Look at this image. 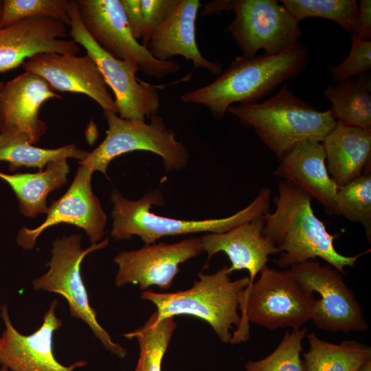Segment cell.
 I'll return each mask as SVG.
<instances>
[{"label":"cell","instance_id":"cell-1","mask_svg":"<svg viewBox=\"0 0 371 371\" xmlns=\"http://www.w3.org/2000/svg\"><path fill=\"white\" fill-rule=\"evenodd\" d=\"M312 196L296 185L281 180L274 197L276 210L264 214L263 236L269 238L281 253L276 264L282 268L320 258L346 275L344 268L354 267L356 256H344L335 248L339 234H331L315 214Z\"/></svg>","mask_w":371,"mask_h":371},{"label":"cell","instance_id":"cell-2","mask_svg":"<svg viewBox=\"0 0 371 371\" xmlns=\"http://www.w3.org/2000/svg\"><path fill=\"white\" fill-rule=\"evenodd\" d=\"M308 59V47L300 42L275 55L238 56L213 82L180 99L205 106L215 119L222 120L232 104L258 102L281 83L299 76Z\"/></svg>","mask_w":371,"mask_h":371},{"label":"cell","instance_id":"cell-3","mask_svg":"<svg viewBox=\"0 0 371 371\" xmlns=\"http://www.w3.org/2000/svg\"><path fill=\"white\" fill-rule=\"evenodd\" d=\"M271 192L262 188L251 203L243 210L225 218L186 221L156 215L153 205H163V195L159 190L148 192L136 201L124 197L117 190L112 191L111 236L116 240L139 236L145 245H150L165 236L207 232L222 233L261 217L269 212Z\"/></svg>","mask_w":371,"mask_h":371},{"label":"cell","instance_id":"cell-4","mask_svg":"<svg viewBox=\"0 0 371 371\" xmlns=\"http://www.w3.org/2000/svg\"><path fill=\"white\" fill-rule=\"evenodd\" d=\"M227 112L251 127L279 160L302 142H322L337 124L330 109H316L290 91L286 83L264 102L231 106Z\"/></svg>","mask_w":371,"mask_h":371},{"label":"cell","instance_id":"cell-5","mask_svg":"<svg viewBox=\"0 0 371 371\" xmlns=\"http://www.w3.org/2000/svg\"><path fill=\"white\" fill-rule=\"evenodd\" d=\"M229 276L224 265L214 273H199V280L189 289L164 293L144 291L141 298L157 307L156 320L191 315L205 321L222 342L229 343V330L240 324L239 304L249 284V277L232 280Z\"/></svg>","mask_w":371,"mask_h":371},{"label":"cell","instance_id":"cell-6","mask_svg":"<svg viewBox=\"0 0 371 371\" xmlns=\"http://www.w3.org/2000/svg\"><path fill=\"white\" fill-rule=\"evenodd\" d=\"M259 278L241 297L240 322L229 344L246 341L249 322L269 330L300 329L312 319L315 298L297 282L290 269L263 267Z\"/></svg>","mask_w":371,"mask_h":371},{"label":"cell","instance_id":"cell-7","mask_svg":"<svg viewBox=\"0 0 371 371\" xmlns=\"http://www.w3.org/2000/svg\"><path fill=\"white\" fill-rule=\"evenodd\" d=\"M81 238L80 235L72 234L54 240L52 258L47 264L49 269L32 281V286L36 291L55 293L63 297L69 305L71 317L85 322L107 351L118 358H125L126 350L114 342L98 322L96 312L89 304L81 275L83 259L88 254L107 247L109 239L82 249Z\"/></svg>","mask_w":371,"mask_h":371},{"label":"cell","instance_id":"cell-8","mask_svg":"<svg viewBox=\"0 0 371 371\" xmlns=\"http://www.w3.org/2000/svg\"><path fill=\"white\" fill-rule=\"evenodd\" d=\"M104 116L108 124L105 139L79 164L106 175L112 160L134 151L159 155L168 172L179 170L188 164L189 153L186 146L176 139L175 131L167 127L158 114L150 117L149 124L122 119L111 112L104 111Z\"/></svg>","mask_w":371,"mask_h":371},{"label":"cell","instance_id":"cell-9","mask_svg":"<svg viewBox=\"0 0 371 371\" xmlns=\"http://www.w3.org/2000/svg\"><path fill=\"white\" fill-rule=\"evenodd\" d=\"M68 12L71 19L69 35L86 49L106 85L113 91L120 117L145 122L146 117L158 114L161 104L157 87L137 77L139 67L135 63L115 58L93 40L82 22L76 0H69Z\"/></svg>","mask_w":371,"mask_h":371},{"label":"cell","instance_id":"cell-10","mask_svg":"<svg viewBox=\"0 0 371 371\" xmlns=\"http://www.w3.org/2000/svg\"><path fill=\"white\" fill-rule=\"evenodd\" d=\"M235 13L226 32L243 52L251 57L264 50L265 55L281 53L298 43L299 22L276 0H229Z\"/></svg>","mask_w":371,"mask_h":371},{"label":"cell","instance_id":"cell-11","mask_svg":"<svg viewBox=\"0 0 371 371\" xmlns=\"http://www.w3.org/2000/svg\"><path fill=\"white\" fill-rule=\"evenodd\" d=\"M82 22L93 40L116 58L135 63L145 76L161 78L177 73L174 60L161 61L134 38L120 0H76Z\"/></svg>","mask_w":371,"mask_h":371},{"label":"cell","instance_id":"cell-12","mask_svg":"<svg viewBox=\"0 0 371 371\" xmlns=\"http://www.w3.org/2000/svg\"><path fill=\"white\" fill-rule=\"evenodd\" d=\"M290 267L302 286L321 297L315 299L311 319L317 328L344 333L368 330L361 306L340 271L313 260Z\"/></svg>","mask_w":371,"mask_h":371},{"label":"cell","instance_id":"cell-13","mask_svg":"<svg viewBox=\"0 0 371 371\" xmlns=\"http://www.w3.org/2000/svg\"><path fill=\"white\" fill-rule=\"evenodd\" d=\"M203 251L201 238L190 237L169 244L145 245L139 249L122 251L115 258L118 266L115 284H138L144 291L151 286L168 289L179 272V265Z\"/></svg>","mask_w":371,"mask_h":371},{"label":"cell","instance_id":"cell-14","mask_svg":"<svg viewBox=\"0 0 371 371\" xmlns=\"http://www.w3.org/2000/svg\"><path fill=\"white\" fill-rule=\"evenodd\" d=\"M93 170L80 164L67 191L48 207L44 222L34 229L23 227L17 243L24 249H32L38 237L48 227L60 223L84 229L91 244L98 243L104 235L106 215L91 187Z\"/></svg>","mask_w":371,"mask_h":371},{"label":"cell","instance_id":"cell-15","mask_svg":"<svg viewBox=\"0 0 371 371\" xmlns=\"http://www.w3.org/2000/svg\"><path fill=\"white\" fill-rule=\"evenodd\" d=\"M58 305L53 300L43 317L42 325L33 333L23 335L12 325L6 305L1 306L5 329L0 337V365L10 371H74L87 365L85 360L69 366L60 363L54 354L53 337L63 326L56 317Z\"/></svg>","mask_w":371,"mask_h":371},{"label":"cell","instance_id":"cell-16","mask_svg":"<svg viewBox=\"0 0 371 371\" xmlns=\"http://www.w3.org/2000/svg\"><path fill=\"white\" fill-rule=\"evenodd\" d=\"M22 66L25 71L41 76L54 90L85 94L104 111L117 113L102 74L87 54L83 56L56 52L38 54Z\"/></svg>","mask_w":371,"mask_h":371},{"label":"cell","instance_id":"cell-17","mask_svg":"<svg viewBox=\"0 0 371 371\" xmlns=\"http://www.w3.org/2000/svg\"><path fill=\"white\" fill-rule=\"evenodd\" d=\"M67 36L65 23L43 16L26 18L0 28V72L15 69L38 54L77 55L79 45L63 39Z\"/></svg>","mask_w":371,"mask_h":371},{"label":"cell","instance_id":"cell-18","mask_svg":"<svg viewBox=\"0 0 371 371\" xmlns=\"http://www.w3.org/2000/svg\"><path fill=\"white\" fill-rule=\"evenodd\" d=\"M62 99L41 76L25 71L3 83L0 91L1 133H22L32 144L47 131L38 117L39 109L49 99Z\"/></svg>","mask_w":371,"mask_h":371},{"label":"cell","instance_id":"cell-19","mask_svg":"<svg viewBox=\"0 0 371 371\" xmlns=\"http://www.w3.org/2000/svg\"><path fill=\"white\" fill-rule=\"evenodd\" d=\"M264 220L254 218L227 232L207 233L201 237L207 262L216 254L225 253L231 262L228 272L245 269L249 272V289L257 275L269 261V256L280 253L273 242L262 234Z\"/></svg>","mask_w":371,"mask_h":371},{"label":"cell","instance_id":"cell-20","mask_svg":"<svg viewBox=\"0 0 371 371\" xmlns=\"http://www.w3.org/2000/svg\"><path fill=\"white\" fill-rule=\"evenodd\" d=\"M199 0H179L177 5L153 35L146 47L154 58L167 61L181 56L214 75L223 71L222 64L205 58L196 39V21L201 7Z\"/></svg>","mask_w":371,"mask_h":371},{"label":"cell","instance_id":"cell-21","mask_svg":"<svg viewBox=\"0 0 371 371\" xmlns=\"http://www.w3.org/2000/svg\"><path fill=\"white\" fill-rule=\"evenodd\" d=\"M273 175L300 187L334 214L338 186L329 175L322 142L306 140L296 145L282 159Z\"/></svg>","mask_w":371,"mask_h":371},{"label":"cell","instance_id":"cell-22","mask_svg":"<svg viewBox=\"0 0 371 371\" xmlns=\"http://www.w3.org/2000/svg\"><path fill=\"white\" fill-rule=\"evenodd\" d=\"M322 144L328 172L338 186L370 172L371 128L337 122Z\"/></svg>","mask_w":371,"mask_h":371},{"label":"cell","instance_id":"cell-23","mask_svg":"<svg viewBox=\"0 0 371 371\" xmlns=\"http://www.w3.org/2000/svg\"><path fill=\"white\" fill-rule=\"evenodd\" d=\"M69 166L67 159L49 162L45 170L36 173L8 175L0 172V178L12 188L19 201V210L26 216L46 214L48 194L67 181Z\"/></svg>","mask_w":371,"mask_h":371},{"label":"cell","instance_id":"cell-24","mask_svg":"<svg viewBox=\"0 0 371 371\" xmlns=\"http://www.w3.org/2000/svg\"><path fill=\"white\" fill-rule=\"evenodd\" d=\"M324 96L331 103L330 110L337 122L351 127L371 128L370 73L327 87Z\"/></svg>","mask_w":371,"mask_h":371},{"label":"cell","instance_id":"cell-25","mask_svg":"<svg viewBox=\"0 0 371 371\" xmlns=\"http://www.w3.org/2000/svg\"><path fill=\"white\" fill-rule=\"evenodd\" d=\"M309 350L304 353V371H359L371 359V348L355 340L335 344L306 335Z\"/></svg>","mask_w":371,"mask_h":371},{"label":"cell","instance_id":"cell-26","mask_svg":"<svg viewBox=\"0 0 371 371\" xmlns=\"http://www.w3.org/2000/svg\"><path fill=\"white\" fill-rule=\"evenodd\" d=\"M89 153L78 148L74 144L58 148H43L33 146L24 134L0 133V161L9 163L12 171L21 166L37 168L42 170L50 161L67 158L81 161Z\"/></svg>","mask_w":371,"mask_h":371},{"label":"cell","instance_id":"cell-27","mask_svg":"<svg viewBox=\"0 0 371 371\" xmlns=\"http://www.w3.org/2000/svg\"><path fill=\"white\" fill-rule=\"evenodd\" d=\"M176 326L174 317L156 320L153 314L143 326L123 335L138 342L139 355L135 366L138 371H161V362Z\"/></svg>","mask_w":371,"mask_h":371},{"label":"cell","instance_id":"cell-28","mask_svg":"<svg viewBox=\"0 0 371 371\" xmlns=\"http://www.w3.org/2000/svg\"><path fill=\"white\" fill-rule=\"evenodd\" d=\"M297 21L320 17L337 23L345 32L354 34L359 7L356 0H282L280 1Z\"/></svg>","mask_w":371,"mask_h":371},{"label":"cell","instance_id":"cell-29","mask_svg":"<svg viewBox=\"0 0 371 371\" xmlns=\"http://www.w3.org/2000/svg\"><path fill=\"white\" fill-rule=\"evenodd\" d=\"M334 214L361 223L369 243L371 241V174L365 173L350 182L338 186Z\"/></svg>","mask_w":371,"mask_h":371},{"label":"cell","instance_id":"cell-30","mask_svg":"<svg viewBox=\"0 0 371 371\" xmlns=\"http://www.w3.org/2000/svg\"><path fill=\"white\" fill-rule=\"evenodd\" d=\"M307 328L286 331L275 350L267 357L245 363V371H304L300 359Z\"/></svg>","mask_w":371,"mask_h":371},{"label":"cell","instance_id":"cell-31","mask_svg":"<svg viewBox=\"0 0 371 371\" xmlns=\"http://www.w3.org/2000/svg\"><path fill=\"white\" fill-rule=\"evenodd\" d=\"M0 28L30 17H48L71 24L69 0H3Z\"/></svg>","mask_w":371,"mask_h":371},{"label":"cell","instance_id":"cell-32","mask_svg":"<svg viewBox=\"0 0 371 371\" xmlns=\"http://www.w3.org/2000/svg\"><path fill=\"white\" fill-rule=\"evenodd\" d=\"M333 80L339 82L368 74L371 69V42L351 35V48L345 60L337 66H328Z\"/></svg>","mask_w":371,"mask_h":371},{"label":"cell","instance_id":"cell-33","mask_svg":"<svg viewBox=\"0 0 371 371\" xmlns=\"http://www.w3.org/2000/svg\"><path fill=\"white\" fill-rule=\"evenodd\" d=\"M179 0H141L144 18L142 45L146 47L153 35L168 17Z\"/></svg>","mask_w":371,"mask_h":371},{"label":"cell","instance_id":"cell-34","mask_svg":"<svg viewBox=\"0 0 371 371\" xmlns=\"http://www.w3.org/2000/svg\"><path fill=\"white\" fill-rule=\"evenodd\" d=\"M131 32L137 40L142 39L144 18L141 0H120Z\"/></svg>","mask_w":371,"mask_h":371},{"label":"cell","instance_id":"cell-35","mask_svg":"<svg viewBox=\"0 0 371 371\" xmlns=\"http://www.w3.org/2000/svg\"><path fill=\"white\" fill-rule=\"evenodd\" d=\"M359 13L354 36L361 41H370L371 38V1L360 0Z\"/></svg>","mask_w":371,"mask_h":371},{"label":"cell","instance_id":"cell-36","mask_svg":"<svg viewBox=\"0 0 371 371\" xmlns=\"http://www.w3.org/2000/svg\"><path fill=\"white\" fill-rule=\"evenodd\" d=\"M359 371H371V359L368 361Z\"/></svg>","mask_w":371,"mask_h":371},{"label":"cell","instance_id":"cell-37","mask_svg":"<svg viewBox=\"0 0 371 371\" xmlns=\"http://www.w3.org/2000/svg\"><path fill=\"white\" fill-rule=\"evenodd\" d=\"M3 6V0H0V22H1V16H2Z\"/></svg>","mask_w":371,"mask_h":371},{"label":"cell","instance_id":"cell-38","mask_svg":"<svg viewBox=\"0 0 371 371\" xmlns=\"http://www.w3.org/2000/svg\"><path fill=\"white\" fill-rule=\"evenodd\" d=\"M0 371H10L8 368L0 365Z\"/></svg>","mask_w":371,"mask_h":371},{"label":"cell","instance_id":"cell-39","mask_svg":"<svg viewBox=\"0 0 371 371\" xmlns=\"http://www.w3.org/2000/svg\"><path fill=\"white\" fill-rule=\"evenodd\" d=\"M3 82H0V91H1V89L2 86H3Z\"/></svg>","mask_w":371,"mask_h":371},{"label":"cell","instance_id":"cell-40","mask_svg":"<svg viewBox=\"0 0 371 371\" xmlns=\"http://www.w3.org/2000/svg\"><path fill=\"white\" fill-rule=\"evenodd\" d=\"M132 371H138L137 368L135 367V369Z\"/></svg>","mask_w":371,"mask_h":371}]
</instances>
